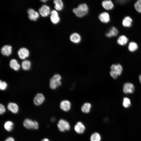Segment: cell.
Listing matches in <instances>:
<instances>
[{
  "label": "cell",
  "mask_w": 141,
  "mask_h": 141,
  "mask_svg": "<svg viewBox=\"0 0 141 141\" xmlns=\"http://www.w3.org/2000/svg\"><path fill=\"white\" fill-rule=\"evenodd\" d=\"M88 11V7L85 3L79 4L77 8H75L73 10V13L79 17H82L85 16L87 14Z\"/></svg>",
  "instance_id": "1"
},
{
  "label": "cell",
  "mask_w": 141,
  "mask_h": 141,
  "mask_svg": "<svg viewBox=\"0 0 141 141\" xmlns=\"http://www.w3.org/2000/svg\"><path fill=\"white\" fill-rule=\"evenodd\" d=\"M61 77L59 74L54 75L50 79V81L49 86L52 89H55L61 84Z\"/></svg>",
  "instance_id": "2"
},
{
  "label": "cell",
  "mask_w": 141,
  "mask_h": 141,
  "mask_svg": "<svg viewBox=\"0 0 141 141\" xmlns=\"http://www.w3.org/2000/svg\"><path fill=\"white\" fill-rule=\"evenodd\" d=\"M23 124L25 128L28 129L37 130L39 127L37 121L28 119H26L24 120Z\"/></svg>",
  "instance_id": "3"
},
{
  "label": "cell",
  "mask_w": 141,
  "mask_h": 141,
  "mask_svg": "<svg viewBox=\"0 0 141 141\" xmlns=\"http://www.w3.org/2000/svg\"><path fill=\"white\" fill-rule=\"evenodd\" d=\"M57 126L59 130L62 132L68 131L70 128L69 123L66 120L63 119H61L59 121Z\"/></svg>",
  "instance_id": "4"
},
{
  "label": "cell",
  "mask_w": 141,
  "mask_h": 141,
  "mask_svg": "<svg viewBox=\"0 0 141 141\" xmlns=\"http://www.w3.org/2000/svg\"><path fill=\"white\" fill-rule=\"evenodd\" d=\"M135 89L134 85L132 83L127 82L125 83L123 85V91L125 93H132Z\"/></svg>",
  "instance_id": "5"
},
{
  "label": "cell",
  "mask_w": 141,
  "mask_h": 141,
  "mask_svg": "<svg viewBox=\"0 0 141 141\" xmlns=\"http://www.w3.org/2000/svg\"><path fill=\"white\" fill-rule=\"evenodd\" d=\"M45 100L44 95L41 93H38L36 95L33 99L34 104L37 106L42 104Z\"/></svg>",
  "instance_id": "6"
},
{
  "label": "cell",
  "mask_w": 141,
  "mask_h": 141,
  "mask_svg": "<svg viewBox=\"0 0 141 141\" xmlns=\"http://www.w3.org/2000/svg\"><path fill=\"white\" fill-rule=\"evenodd\" d=\"M50 18L52 22L54 24L58 23L60 20L58 13L57 11L53 10L51 12Z\"/></svg>",
  "instance_id": "7"
},
{
  "label": "cell",
  "mask_w": 141,
  "mask_h": 141,
  "mask_svg": "<svg viewBox=\"0 0 141 141\" xmlns=\"http://www.w3.org/2000/svg\"><path fill=\"white\" fill-rule=\"evenodd\" d=\"M17 54L19 57L21 59H24L28 57L29 55L28 50L25 48L20 49L18 51Z\"/></svg>",
  "instance_id": "8"
},
{
  "label": "cell",
  "mask_w": 141,
  "mask_h": 141,
  "mask_svg": "<svg viewBox=\"0 0 141 141\" xmlns=\"http://www.w3.org/2000/svg\"><path fill=\"white\" fill-rule=\"evenodd\" d=\"M98 18L101 22L104 23L109 22L110 20L109 14L106 12L100 13L98 16Z\"/></svg>",
  "instance_id": "9"
},
{
  "label": "cell",
  "mask_w": 141,
  "mask_h": 141,
  "mask_svg": "<svg viewBox=\"0 0 141 141\" xmlns=\"http://www.w3.org/2000/svg\"><path fill=\"white\" fill-rule=\"evenodd\" d=\"M39 11L40 15L43 17L47 16L50 13V9L49 6L43 5L40 7Z\"/></svg>",
  "instance_id": "10"
},
{
  "label": "cell",
  "mask_w": 141,
  "mask_h": 141,
  "mask_svg": "<svg viewBox=\"0 0 141 141\" xmlns=\"http://www.w3.org/2000/svg\"><path fill=\"white\" fill-rule=\"evenodd\" d=\"M27 13L28 17L31 20L36 21L39 16L38 13L32 8L28 9L27 10Z\"/></svg>",
  "instance_id": "11"
},
{
  "label": "cell",
  "mask_w": 141,
  "mask_h": 141,
  "mask_svg": "<svg viewBox=\"0 0 141 141\" xmlns=\"http://www.w3.org/2000/svg\"><path fill=\"white\" fill-rule=\"evenodd\" d=\"M71 105V103L69 101L64 100L61 102L60 107L62 110L65 111H67L70 109Z\"/></svg>",
  "instance_id": "12"
},
{
  "label": "cell",
  "mask_w": 141,
  "mask_h": 141,
  "mask_svg": "<svg viewBox=\"0 0 141 141\" xmlns=\"http://www.w3.org/2000/svg\"><path fill=\"white\" fill-rule=\"evenodd\" d=\"M69 39L70 41L73 43L78 44L81 42V37L78 33L74 32L70 35L69 37Z\"/></svg>",
  "instance_id": "13"
},
{
  "label": "cell",
  "mask_w": 141,
  "mask_h": 141,
  "mask_svg": "<svg viewBox=\"0 0 141 141\" xmlns=\"http://www.w3.org/2000/svg\"><path fill=\"white\" fill-rule=\"evenodd\" d=\"M111 71L116 73L118 76L120 75L122 71V67L121 65L119 63L113 64L110 67Z\"/></svg>",
  "instance_id": "14"
},
{
  "label": "cell",
  "mask_w": 141,
  "mask_h": 141,
  "mask_svg": "<svg viewBox=\"0 0 141 141\" xmlns=\"http://www.w3.org/2000/svg\"><path fill=\"white\" fill-rule=\"evenodd\" d=\"M85 127L81 122H78L75 125L74 129L75 131L78 134L83 133L85 130Z\"/></svg>",
  "instance_id": "15"
},
{
  "label": "cell",
  "mask_w": 141,
  "mask_h": 141,
  "mask_svg": "<svg viewBox=\"0 0 141 141\" xmlns=\"http://www.w3.org/2000/svg\"><path fill=\"white\" fill-rule=\"evenodd\" d=\"M103 8L107 10H110L114 7V5L112 2L110 0H104L102 2Z\"/></svg>",
  "instance_id": "16"
},
{
  "label": "cell",
  "mask_w": 141,
  "mask_h": 141,
  "mask_svg": "<svg viewBox=\"0 0 141 141\" xmlns=\"http://www.w3.org/2000/svg\"><path fill=\"white\" fill-rule=\"evenodd\" d=\"M12 47L9 45L4 46L1 48V52L3 55L8 56L10 55L12 52Z\"/></svg>",
  "instance_id": "17"
},
{
  "label": "cell",
  "mask_w": 141,
  "mask_h": 141,
  "mask_svg": "<svg viewBox=\"0 0 141 141\" xmlns=\"http://www.w3.org/2000/svg\"><path fill=\"white\" fill-rule=\"evenodd\" d=\"M119 33L118 29L114 26H112L109 30L108 32L105 34L106 36L108 38L117 36Z\"/></svg>",
  "instance_id": "18"
},
{
  "label": "cell",
  "mask_w": 141,
  "mask_h": 141,
  "mask_svg": "<svg viewBox=\"0 0 141 141\" xmlns=\"http://www.w3.org/2000/svg\"><path fill=\"white\" fill-rule=\"evenodd\" d=\"M7 108L9 110L14 114L17 113L19 111V107L17 105L14 103H9L7 105Z\"/></svg>",
  "instance_id": "19"
},
{
  "label": "cell",
  "mask_w": 141,
  "mask_h": 141,
  "mask_svg": "<svg viewBox=\"0 0 141 141\" xmlns=\"http://www.w3.org/2000/svg\"><path fill=\"white\" fill-rule=\"evenodd\" d=\"M132 19L129 16H126L123 19L122 21V24L125 27H131L132 22Z\"/></svg>",
  "instance_id": "20"
},
{
  "label": "cell",
  "mask_w": 141,
  "mask_h": 141,
  "mask_svg": "<svg viewBox=\"0 0 141 141\" xmlns=\"http://www.w3.org/2000/svg\"><path fill=\"white\" fill-rule=\"evenodd\" d=\"M10 67L16 71L20 69V66L18 63L17 61L14 59H11L9 63Z\"/></svg>",
  "instance_id": "21"
},
{
  "label": "cell",
  "mask_w": 141,
  "mask_h": 141,
  "mask_svg": "<svg viewBox=\"0 0 141 141\" xmlns=\"http://www.w3.org/2000/svg\"><path fill=\"white\" fill-rule=\"evenodd\" d=\"M128 38L125 35L120 36L117 40V43L119 45L123 46L126 45L128 41Z\"/></svg>",
  "instance_id": "22"
},
{
  "label": "cell",
  "mask_w": 141,
  "mask_h": 141,
  "mask_svg": "<svg viewBox=\"0 0 141 141\" xmlns=\"http://www.w3.org/2000/svg\"><path fill=\"white\" fill-rule=\"evenodd\" d=\"M53 2L55 4L54 7L58 11H61L63 8L64 5L63 1L61 0H54Z\"/></svg>",
  "instance_id": "23"
},
{
  "label": "cell",
  "mask_w": 141,
  "mask_h": 141,
  "mask_svg": "<svg viewBox=\"0 0 141 141\" xmlns=\"http://www.w3.org/2000/svg\"><path fill=\"white\" fill-rule=\"evenodd\" d=\"M91 107V105L90 103H85L82 106L81 110L83 113H88L90 112Z\"/></svg>",
  "instance_id": "24"
},
{
  "label": "cell",
  "mask_w": 141,
  "mask_h": 141,
  "mask_svg": "<svg viewBox=\"0 0 141 141\" xmlns=\"http://www.w3.org/2000/svg\"><path fill=\"white\" fill-rule=\"evenodd\" d=\"M138 48L137 44L134 42H130L128 46V50L131 52H133L136 50Z\"/></svg>",
  "instance_id": "25"
},
{
  "label": "cell",
  "mask_w": 141,
  "mask_h": 141,
  "mask_svg": "<svg viewBox=\"0 0 141 141\" xmlns=\"http://www.w3.org/2000/svg\"><path fill=\"white\" fill-rule=\"evenodd\" d=\"M14 123L11 121H6L4 124V127L5 130L8 131H10L13 129Z\"/></svg>",
  "instance_id": "26"
},
{
  "label": "cell",
  "mask_w": 141,
  "mask_h": 141,
  "mask_svg": "<svg viewBox=\"0 0 141 141\" xmlns=\"http://www.w3.org/2000/svg\"><path fill=\"white\" fill-rule=\"evenodd\" d=\"M31 62L28 60H25L21 63V67L24 70H29L31 67Z\"/></svg>",
  "instance_id": "27"
},
{
  "label": "cell",
  "mask_w": 141,
  "mask_h": 141,
  "mask_svg": "<svg viewBox=\"0 0 141 141\" xmlns=\"http://www.w3.org/2000/svg\"><path fill=\"white\" fill-rule=\"evenodd\" d=\"M91 141H100L101 137L99 133L95 132L92 134L90 137Z\"/></svg>",
  "instance_id": "28"
},
{
  "label": "cell",
  "mask_w": 141,
  "mask_h": 141,
  "mask_svg": "<svg viewBox=\"0 0 141 141\" xmlns=\"http://www.w3.org/2000/svg\"><path fill=\"white\" fill-rule=\"evenodd\" d=\"M134 7L138 12L141 13V0L137 1L134 4Z\"/></svg>",
  "instance_id": "29"
},
{
  "label": "cell",
  "mask_w": 141,
  "mask_h": 141,
  "mask_svg": "<svg viewBox=\"0 0 141 141\" xmlns=\"http://www.w3.org/2000/svg\"><path fill=\"white\" fill-rule=\"evenodd\" d=\"M122 105L124 107L127 108L131 105V102L130 99L126 97H124L123 99Z\"/></svg>",
  "instance_id": "30"
},
{
  "label": "cell",
  "mask_w": 141,
  "mask_h": 141,
  "mask_svg": "<svg viewBox=\"0 0 141 141\" xmlns=\"http://www.w3.org/2000/svg\"><path fill=\"white\" fill-rule=\"evenodd\" d=\"M7 87V84L5 81H2L1 80L0 81V89L1 90H4L6 89Z\"/></svg>",
  "instance_id": "31"
},
{
  "label": "cell",
  "mask_w": 141,
  "mask_h": 141,
  "mask_svg": "<svg viewBox=\"0 0 141 141\" xmlns=\"http://www.w3.org/2000/svg\"><path fill=\"white\" fill-rule=\"evenodd\" d=\"M5 111V108L2 104H0V114H3Z\"/></svg>",
  "instance_id": "32"
},
{
  "label": "cell",
  "mask_w": 141,
  "mask_h": 141,
  "mask_svg": "<svg viewBox=\"0 0 141 141\" xmlns=\"http://www.w3.org/2000/svg\"><path fill=\"white\" fill-rule=\"evenodd\" d=\"M110 74L111 76L114 79H116L118 76L115 72L111 70L110 72Z\"/></svg>",
  "instance_id": "33"
},
{
  "label": "cell",
  "mask_w": 141,
  "mask_h": 141,
  "mask_svg": "<svg viewBox=\"0 0 141 141\" xmlns=\"http://www.w3.org/2000/svg\"><path fill=\"white\" fill-rule=\"evenodd\" d=\"M4 141H15V140L13 137H9L7 138Z\"/></svg>",
  "instance_id": "34"
},
{
  "label": "cell",
  "mask_w": 141,
  "mask_h": 141,
  "mask_svg": "<svg viewBox=\"0 0 141 141\" xmlns=\"http://www.w3.org/2000/svg\"><path fill=\"white\" fill-rule=\"evenodd\" d=\"M41 141H50L47 138H44Z\"/></svg>",
  "instance_id": "35"
},
{
  "label": "cell",
  "mask_w": 141,
  "mask_h": 141,
  "mask_svg": "<svg viewBox=\"0 0 141 141\" xmlns=\"http://www.w3.org/2000/svg\"><path fill=\"white\" fill-rule=\"evenodd\" d=\"M139 78L140 82L141 84V74L139 75Z\"/></svg>",
  "instance_id": "36"
},
{
  "label": "cell",
  "mask_w": 141,
  "mask_h": 141,
  "mask_svg": "<svg viewBox=\"0 0 141 141\" xmlns=\"http://www.w3.org/2000/svg\"><path fill=\"white\" fill-rule=\"evenodd\" d=\"M41 1L43 2H45L47 0H40Z\"/></svg>",
  "instance_id": "37"
}]
</instances>
